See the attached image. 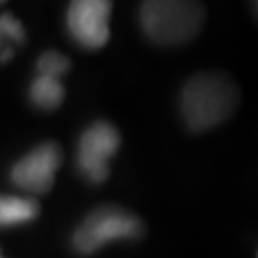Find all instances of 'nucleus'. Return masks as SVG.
I'll use <instances>...</instances> for the list:
<instances>
[{
    "instance_id": "4",
    "label": "nucleus",
    "mask_w": 258,
    "mask_h": 258,
    "mask_svg": "<svg viewBox=\"0 0 258 258\" xmlns=\"http://www.w3.org/2000/svg\"><path fill=\"white\" fill-rule=\"evenodd\" d=\"M120 134L109 120H96L79 138L77 168L90 184H103L109 178V161L119 151Z\"/></svg>"
},
{
    "instance_id": "2",
    "label": "nucleus",
    "mask_w": 258,
    "mask_h": 258,
    "mask_svg": "<svg viewBox=\"0 0 258 258\" xmlns=\"http://www.w3.org/2000/svg\"><path fill=\"white\" fill-rule=\"evenodd\" d=\"M207 12L197 2L153 0L140 6V23L149 40L161 46L184 44L197 37Z\"/></svg>"
},
{
    "instance_id": "9",
    "label": "nucleus",
    "mask_w": 258,
    "mask_h": 258,
    "mask_svg": "<svg viewBox=\"0 0 258 258\" xmlns=\"http://www.w3.org/2000/svg\"><path fill=\"white\" fill-rule=\"evenodd\" d=\"M69 69H71V59L61 52H57V50H48L38 57L37 61L38 75L59 79V81L65 73H69Z\"/></svg>"
},
{
    "instance_id": "8",
    "label": "nucleus",
    "mask_w": 258,
    "mask_h": 258,
    "mask_svg": "<svg viewBox=\"0 0 258 258\" xmlns=\"http://www.w3.org/2000/svg\"><path fill=\"white\" fill-rule=\"evenodd\" d=\"M65 98V88L59 79L38 75L29 86V100L40 111L57 109Z\"/></svg>"
},
{
    "instance_id": "12",
    "label": "nucleus",
    "mask_w": 258,
    "mask_h": 258,
    "mask_svg": "<svg viewBox=\"0 0 258 258\" xmlns=\"http://www.w3.org/2000/svg\"><path fill=\"white\" fill-rule=\"evenodd\" d=\"M0 258H4V254H2V250H0Z\"/></svg>"
},
{
    "instance_id": "11",
    "label": "nucleus",
    "mask_w": 258,
    "mask_h": 258,
    "mask_svg": "<svg viewBox=\"0 0 258 258\" xmlns=\"http://www.w3.org/2000/svg\"><path fill=\"white\" fill-rule=\"evenodd\" d=\"M12 57H14V48H6V50H2V52H0V65L8 63Z\"/></svg>"
},
{
    "instance_id": "6",
    "label": "nucleus",
    "mask_w": 258,
    "mask_h": 258,
    "mask_svg": "<svg viewBox=\"0 0 258 258\" xmlns=\"http://www.w3.org/2000/svg\"><path fill=\"white\" fill-rule=\"evenodd\" d=\"M113 4L107 0H75L67 10V31L77 44L98 50L109 40Z\"/></svg>"
},
{
    "instance_id": "1",
    "label": "nucleus",
    "mask_w": 258,
    "mask_h": 258,
    "mask_svg": "<svg viewBox=\"0 0 258 258\" xmlns=\"http://www.w3.org/2000/svg\"><path fill=\"white\" fill-rule=\"evenodd\" d=\"M239 105V88L224 73H199L185 83L180 111L185 126L207 132L230 117Z\"/></svg>"
},
{
    "instance_id": "10",
    "label": "nucleus",
    "mask_w": 258,
    "mask_h": 258,
    "mask_svg": "<svg viewBox=\"0 0 258 258\" xmlns=\"http://www.w3.org/2000/svg\"><path fill=\"white\" fill-rule=\"evenodd\" d=\"M25 42V27L10 12L0 14V52L12 48L10 44H23Z\"/></svg>"
},
{
    "instance_id": "7",
    "label": "nucleus",
    "mask_w": 258,
    "mask_h": 258,
    "mask_svg": "<svg viewBox=\"0 0 258 258\" xmlns=\"http://www.w3.org/2000/svg\"><path fill=\"white\" fill-rule=\"evenodd\" d=\"M40 214V205L33 197L0 195V228L29 224Z\"/></svg>"
},
{
    "instance_id": "3",
    "label": "nucleus",
    "mask_w": 258,
    "mask_h": 258,
    "mask_svg": "<svg viewBox=\"0 0 258 258\" xmlns=\"http://www.w3.org/2000/svg\"><path fill=\"white\" fill-rule=\"evenodd\" d=\"M144 233L146 226L136 214L117 205H103L81 222L71 237V245L79 254L90 256L105 243L140 239Z\"/></svg>"
},
{
    "instance_id": "5",
    "label": "nucleus",
    "mask_w": 258,
    "mask_h": 258,
    "mask_svg": "<svg viewBox=\"0 0 258 258\" xmlns=\"http://www.w3.org/2000/svg\"><path fill=\"white\" fill-rule=\"evenodd\" d=\"M63 163V151L57 142H44L23 155L10 170L12 184L27 194H48L55 172Z\"/></svg>"
},
{
    "instance_id": "13",
    "label": "nucleus",
    "mask_w": 258,
    "mask_h": 258,
    "mask_svg": "<svg viewBox=\"0 0 258 258\" xmlns=\"http://www.w3.org/2000/svg\"><path fill=\"white\" fill-rule=\"evenodd\" d=\"M0 6H2V2H0Z\"/></svg>"
}]
</instances>
